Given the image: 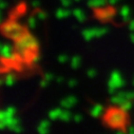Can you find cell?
<instances>
[{"label":"cell","instance_id":"7a4b0ae2","mask_svg":"<svg viewBox=\"0 0 134 134\" xmlns=\"http://www.w3.org/2000/svg\"><path fill=\"white\" fill-rule=\"evenodd\" d=\"M2 32L7 37H9L15 41L18 40L20 37H22L24 34H26L25 27L17 22H15L14 20H10L2 24Z\"/></svg>","mask_w":134,"mask_h":134},{"label":"cell","instance_id":"83f0119b","mask_svg":"<svg viewBox=\"0 0 134 134\" xmlns=\"http://www.w3.org/2000/svg\"><path fill=\"white\" fill-rule=\"evenodd\" d=\"M81 119H82V117H81L80 114H77V115L74 116V120H75V121H80Z\"/></svg>","mask_w":134,"mask_h":134},{"label":"cell","instance_id":"5bb4252c","mask_svg":"<svg viewBox=\"0 0 134 134\" xmlns=\"http://www.w3.org/2000/svg\"><path fill=\"white\" fill-rule=\"evenodd\" d=\"M119 14H120V16L122 17L124 20H128V19H129V16H130V9H129V7L124 5V7L120 9Z\"/></svg>","mask_w":134,"mask_h":134},{"label":"cell","instance_id":"6da1fadb","mask_svg":"<svg viewBox=\"0 0 134 134\" xmlns=\"http://www.w3.org/2000/svg\"><path fill=\"white\" fill-rule=\"evenodd\" d=\"M127 111L124 109L111 107L108 108L104 114V122L111 128L114 129H121L127 124Z\"/></svg>","mask_w":134,"mask_h":134},{"label":"cell","instance_id":"603a6c76","mask_svg":"<svg viewBox=\"0 0 134 134\" xmlns=\"http://www.w3.org/2000/svg\"><path fill=\"white\" fill-rule=\"evenodd\" d=\"M87 75H88V77H90V78H93V77L96 75V72H95V70H93V69H90V70H88V72H87Z\"/></svg>","mask_w":134,"mask_h":134},{"label":"cell","instance_id":"d590c367","mask_svg":"<svg viewBox=\"0 0 134 134\" xmlns=\"http://www.w3.org/2000/svg\"><path fill=\"white\" fill-rule=\"evenodd\" d=\"M56 80H57V82H61L62 81V77H58Z\"/></svg>","mask_w":134,"mask_h":134},{"label":"cell","instance_id":"7c38bea8","mask_svg":"<svg viewBox=\"0 0 134 134\" xmlns=\"http://www.w3.org/2000/svg\"><path fill=\"white\" fill-rule=\"evenodd\" d=\"M82 36L87 41H90L93 37H95L94 34V29H87L85 31H82Z\"/></svg>","mask_w":134,"mask_h":134},{"label":"cell","instance_id":"7402d4cb","mask_svg":"<svg viewBox=\"0 0 134 134\" xmlns=\"http://www.w3.org/2000/svg\"><path fill=\"white\" fill-rule=\"evenodd\" d=\"M57 59H58V61H59V62H65V61H68V59H69V58H68V56H66V55L62 54V55H59Z\"/></svg>","mask_w":134,"mask_h":134},{"label":"cell","instance_id":"f546056e","mask_svg":"<svg viewBox=\"0 0 134 134\" xmlns=\"http://www.w3.org/2000/svg\"><path fill=\"white\" fill-rule=\"evenodd\" d=\"M37 15H38V18H44L46 17V14L43 12H40V11L37 12Z\"/></svg>","mask_w":134,"mask_h":134},{"label":"cell","instance_id":"9c48e42d","mask_svg":"<svg viewBox=\"0 0 134 134\" xmlns=\"http://www.w3.org/2000/svg\"><path fill=\"white\" fill-rule=\"evenodd\" d=\"M103 111H104V108H103L102 105H95V106L91 109L90 114H91L93 117H98L100 114L103 113Z\"/></svg>","mask_w":134,"mask_h":134},{"label":"cell","instance_id":"5b68a950","mask_svg":"<svg viewBox=\"0 0 134 134\" xmlns=\"http://www.w3.org/2000/svg\"><path fill=\"white\" fill-rule=\"evenodd\" d=\"M76 102H77L76 97H74V96H68V97H65L63 100H61L60 105L64 109H70L71 107H73L76 104Z\"/></svg>","mask_w":134,"mask_h":134},{"label":"cell","instance_id":"cb8c5ba5","mask_svg":"<svg viewBox=\"0 0 134 134\" xmlns=\"http://www.w3.org/2000/svg\"><path fill=\"white\" fill-rule=\"evenodd\" d=\"M61 1V4L64 7V8H68V7H70V4H71V0H60Z\"/></svg>","mask_w":134,"mask_h":134},{"label":"cell","instance_id":"44dd1931","mask_svg":"<svg viewBox=\"0 0 134 134\" xmlns=\"http://www.w3.org/2000/svg\"><path fill=\"white\" fill-rule=\"evenodd\" d=\"M27 25H29L30 27H34V26L36 25V19H35L34 16H30V17L27 18Z\"/></svg>","mask_w":134,"mask_h":134},{"label":"cell","instance_id":"d6986e66","mask_svg":"<svg viewBox=\"0 0 134 134\" xmlns=\"http://www.w3.org/2000/svg\"><path fill=\"white\" fill-rule=\"evenodd\" d=\"M79 63H80V58L78 56H74L71 59V66H72V69H77L79 66Z\"/></svg>","mask_w":134,"mask_h":134},{"label":"cell","instance_id":"484cf974","mask_svg":"<svg viewBox=\"0 0 134 134\" xmlns=\"http://www.w3.org/2000/svg\"><path fill=\"white\" fill-rule=\"evenodd\" d=\"M52 78H53V75H52V74H50V73H47V74L44 75V79H47L48 81H50Z\"/></svg>","mask_w":134,"mask_h":134},{"label":"cell","instance_id":"30bf717a","mask_svg":"<svg viewBox=\"0 0 134 134\" xmlns=\"http://www.w3.org/2000/svg\"><path fill=\"white\" fill-rule=\"evenodd\" d=\"M37 131L40 134H46L49 131V121L48 120H42L39 124V126L37 127Z\"/></svg>","mask_w":134,"mask_h":134},{"label":"cell","instance_id":"4316f807","mask_svg":"<svg viewBox=\"0 0 134 134\" xmlns=\"http://www.w3.org/2000/svg\"><path fill=\"white\" fill-rule=\"evenodd\" d=\"M129 30L130 31H134V20H131L129 22Z\"/></svg>","mask_w":134,"mask_h":134},{"label":"cell","instance_id":"e575fe53","mask_svg":"<svg viewBox=\"0 0 134 134\" xmlns=\"http://www.w3.org/2000/svg\"><path fill=\"white\" fill-rule=\"evenodd\" d=\"M130 39H131V41L134 43V33H132V34H131V36H130Z\"/></svg>","mask_w":134,"mask_h":134},{"label":"cell","instance_id":"2e32d148","mask_svg":"<svg viewBox=\"0 0 134 134\" xmlns=\"http://www.w3.org/2000/svg\"><path fill=\"white\" fill-rule=\"evenodd\" d=\"M108 32V29L107 27H95L94 29V34H95V37H100L105 35L106 33Z\"/></svg>","mask_w":134,"mask_h":134},{"label":"cell","instance_id":"8992f818","mask_svg":"<svg viewBox=\"0 0 134 134\" xmlns=\"http://www.w3.org/2000/svg\"><path fill=\"white\" fill-rule=\"evenodd\" d=\"M126 99H128L127 98V93L126 92H119V93H117V94H115L111 97V103L115 104V105H120Z\"/></svg>","mask_w":134,"mask_h":134},{"label":"cell","instance_id":"4dcf8cb0","mask_svg":"<svg viewBox=\"0 0 134 134\" xmlns=\"http://www.w3.org/2000/svg\"><path fill=\"white\" fill-rule=\"evenodd\" d=\"M47 82H48V80H47V79L41 80V81H40V87H46V86H47Z\"/></svg>","mask_w":134,"mask_h":134},{"label":"cell","instance_id":"1f68e13d","mask_svg":"<svg viewBox=\"0 0 134 134\" xmlns=\"http://www.w3.org/2000/svg\"><path fill=\"white\" fill-rule=\"evenodd\" d=\"M5 5H7V3L3 1V0H1V3H0V8H1V9H4Z\"/></svg>","mask_w":134,"mask_h":134},{"label":"cell","instance_id":"8d00e7d4","mask_svg":"<svg viewBox=\"0 0 134 134\" xmlns=\"http://www.w3.org/2000/svg\"><path fill=\"white\" fill-rule=\"evenodd\" d=\"M74 1H80V0H74Z\"/></svg>","mask_w":134,"mask_h":134},{"label":"cell","instance_id":"ac0fdd59","mask_svg":"<svg viewBox=\"0 0 134 134\" xmlns=\"http://www.w3.org/2000/svg\"><path fill=\"white\" fill-rule=\"evenodd\" d=\"M119 107H120L121 109H124L125 111H129V110L131 109V107H132L131 100H130V99H126V100H124V102L119 105Z\"/></svg>","mask_w":134,"mask_h":134},{"label":"cell","instance_id":"ba28073f","mask_svg":"<svg viewBox=\"0 0 134 134\" xmlns=\"http://www.w3.org/2000/svg\"><path fill=\"white\" fill-rule=\"evenodd\" d=\"M108 0H89L88 1V5L92 9H97L100 7H104L107 3Z\"/></svg>","mask_w":134,"mask_h":134},{"label":"cell","instance_id":"d6a6232c","mask_svg":"<svg viewBox=\"0 0 134 134\" xmlns=\"http://www.w3.org/2000/svg\"><path fill=\"white\" fill-rule=\"evenodd\" d=\"M128 132L131 133V134H134V127H130V128L128 129Z\"/></svg>","mask_w":134,"mask_h":134},{"label":"cell","instance_id":"836d02e7","mask_svg":"<svg viewBox=\"0 0 134 134\" xmlns=\"http://www.w3.org/2000/svg\"><path fill=\"white\" fill-rule=\"evenodd\" d=\"M109 1V3H111V4H114V3H116L117 1H119V0H108Z\"/></svg>","mask_w":134,"mask_h":134},{"label":"cell","instance_id":"3957f363","mask_svg":"<svg viewBox=\"0 0 134 134\" xmlns=\"http://www.w3.org/2000/svg\"><path fill=\"white\" fill-rule=\"evenodd\" d=\"M124 83H125V81L121 78L120 73L117 72V71H113L111 73V75H110V79H109V82H108V86H109L108 91H109V93L110 94H114L117 89H119V88H121L124 86Z\"/></svg>","mask_w":134,"mask_h":134},{"label":"cell","instance_id":"d4e9b609","mask_svg":"<svg viewBox=\"0 0 134 134\" xmlns=\"http://www.w3.org/2000/svg\"><path fill=\"white\" fill-rule=\"evenodd\" d=\"M68 85H69V87H75L77 85V81L75 79H71L68 81Z\"/></svg>","mask_w":134,"mask_h":134},{"label":"cell","instance_id":"e0dca14e","mask_svg":"<svg viewBox=\"0 0 134 134\" xmlns=\"http://www.w3.org/2000/svg\"><path fill=\"white\" fill-rule=\"evenodd\" d=\"M14 75L13 74H11V73H8L5 76H4V78H3V81H4V85H7V86H12L13 83H14Z\"/></svg>","mask_w":134,"mask_h":134},{"label":"cell","instance_id":"8fae6325","mask_svg":"<svg viewBox=\"0 0 134 134\" xmlns=\"http://www.w3.org/2000/svg\"><path fill=\"white\" fill-rule=\"evenodd\" d=\"M72 14H73V16L78 20V21H80V22H82L85 19H86V16H85V13L80 10V9H75V10H73V12H72Z\"/></svg>","mask_w":134,"mask_h":134},{"label":"cell","instance_id":"74e56055","mask_svg":"<svg viewBox=\"0 0 134 134\" xmlns=\"http://www.w3.org/2000/svg\"><path fill=\"white\" fill-rule=\"evenodd\" d=\"M133 82H134V80H133Z\"/></svg>","mask_w":134,"mask_h":134},{"label":"cell","instance_id":"277c9868","mask_svg":"<svg viewBox=\"0 0 134 134\" xmlns=\"http://www.w3.org/2000/svg\"><path fill=\"white\" fill-rule=\"evenodd\" d=\"M95 10V16L96 18H98L99 20L103 21H107L110 18H112L115 14V10L112 7H105V8H97L94 9Z\"/></svg>","mask_w":134,"mask_h":134},{"label":"cell","instance_id":"f1b7e54d","mask_svg":"<svg viewBox=\"0 0 134 134\" xmlns=\"http://www.w3.org/2000/svg\"><path fill=\"white\" fill-rule=\"evenodd\" d=\"M32 7H34V8H37L39 5V2H38V0H34V1H32Z\"/></svg>","mask_w":134,"mask_h":134},{"label":"cell","instance_id":"52a82bcc","mask_svg":"<svg viewBox=\"0 0 134 134\" xmlns=\"http://www.w3.org/2000/svg\"><path fill=\"white\" fill-rule=\"evenodd\" d=\"M12 48L9 46V44H5L3 43L1 46V55H2V58L3 59H7V58H10L12 56Z\"/></svg>","mask_w":134,"mask_h":134},{"label":"cell","instance_id":"9a60e30c","mask_svg":"<svg viewBox=\"0 0 134 134\" xmlns=\"http://www.w3.org/2000/svg\"><path fill=\"white\" fill-rule=\"evenodd\" d=\"M61 112H62L61 109H54V110L49 112V118L50 119H57V118L60 117Z\"/></svg>","mask_w":134,"mask_h":134},{"label":"cell","instance_id":"4fadbf2b","mask_svg":"<svg viewBox=\"0 0 134 134\" xmlns=\"http://www.w3.org/2000/svg\"><path fill=\"white\" fill-rule=\"evenodd\" d=\"M70 14H71V13H70V11H68V10H65V9H58V10L56 11V13H55V16H56L57 18H59V19H62V18L68 17Z\"/></svg>","mask_w":134,"mask_h":134},{"label":"cell","instance_id":"ffe728a7","mask_svg":"<svg viewBox=\"0 0 134 134\" xmlns=\"http://www.w3.org/2000/svg\"><path fill=\"white\" fill-rule=\"evenodd\" d=\"M70 118H71V114L69 111H62L60 114V117H59V119H61L63 121H68Z\"/></svg>","mask_w":134,"mask_h":134}]
</instances>
